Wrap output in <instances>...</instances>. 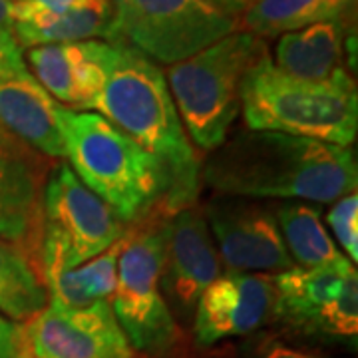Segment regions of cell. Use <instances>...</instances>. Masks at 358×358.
Returning a JSON list of instances; mask_svg holds the SVG:
<instances>
[{"label": "cell", "instance_id": "1", "mask_svg": "<svg viewBox=\"0 0 358 358\" xmlns=\"http://www.w3.org/2000/svg\"><path fill=\"white\" fill-rule=\"evenodd\" d=\"M203 179L229 197L334 203L357 192L358 167L350 148L243 129L211 154Z\"/></svg>", "mask_w": 358, "mask_h": 358}, {"label": "cell", "instance_id": "2", "mask_svg": "<svg viewBox=\"0 0 358 358\" xmlns=\"http://www.w3.org/2000/svg\"><path fill=\"white\" fill-rule=\"evenodd\" d=\"M114 58L92 112L122 129L162 164L167 176V209L189 207L199 185V162L179 120L159 66L124 42Z\"/></svg>", "mask_w": 358, "mask_h": 358}, {"label": "cell", "instance_id": "3", "mask_svg": "<svg viewBox=\"0 0 358 358\" xmlns=\"http://www.w3.org/2000/svg\"><path fill=\"white\" fill-rule=\"evenodd\" d=\"M56 124L70 169L126 225L167 201V176L140 143L96 112L58 106Z\"/></svg>", "mask_w": 358, "mask_h": 358}, {"label": "cell", "instance_id": "4", "mask_svg": "<svg viewBox=\"0 0 358 358\" xmlns=\"http://www.w3.org/2000/svg\"><path fill=\"white\" fill-rule=\"evenodd\" d=\"M241 114L249 129L350 148L358 131L357 84H315L282 74L263 56L243 80Z\"/></svg>", "mask_w": 358, "mask_h": 358}, {"label": "cell", "instance_id": "5", "mask_svg": "<svg viewBox=\"0 0 358 358\" xmlns=\"http://www.w3.org/2000/svg\"><path fill=\"white\" fill-rule=\"evenodd\" d=\"M265 40L235 30L192 58L169 66L167 86L187 138L205 152L227 141L241 112V86L247 72L267 56Z\"/></svg>", "mask_w": 358, "mask_h": 358}, {"label": "cell", "instance_id": "6", "mask_svg": "<svg viewBox=\"0 0 358 358\" xmlns=\"http://www.w3.org/2000/svg\"><path fill=\"white\" fill-rule=\"evenodd\" d=\"M126 237V223L98 195L58 166L44 185L40 213V277L74 268Z\"/></svg>", "mask_w": 358, "mask_h": 358}, {"label": "cell", "instance_id": "7", "mask_svg": "<svg viewBox=\"0 0 358 358\" xmlns=\"http://www.w3.org/2000/svg\"><path fill=\"white\" fill-rule=\"evenodd\" d=\"M235 30L237 18L207 0H112L108 38L173 66Z\"/></svg>", "mask_w": 358, "mask_h": 358}, {"label": "cell", "instance_id": "8", "mask_svg": "<svg viewBox=\"0 0 358 358\" xmlns=\"http://www.w3.org/2000/svg\"><path fill=\"white\" fill-rule=\"evenodd\" d=\"M167 225L128 233V241L117 261V282L110 299L115 320L128 343L138 352L162 355L178 338V327L159 279L166 259Z\"/></svg>", "mask_w": 358, "mask_h": 358}, {"label": "cell", "instance_id": "9", "mask_svg": "<svg viewBox=\"0 0 358 358\" xmlns=\"http://www.w3.org/2000/svg\"><path fill=\"white\" fill-rule=\"evenodd\" d=\"M275 317L301 331L355 341L358 275L346 257L320 267H293L275 275Z\"/></svg>", "mask_w": 358, "mask_h": 358}, {"label": "cell", "instance_id": "10", "mask_svg": "<svg viewBox=\"0 0 358 358\" xmlns=\"http://www.w3.org/2000/svg\"><path fill=\"white\" fill-rule=\"evenodd\" d=\"M20 348L34 358H136L110 301L48 305L20 327Z\"/></svg>", "mask_w": 358, "mask_h": 358}, {"label": "cell", "instance_id": "11", "mask_svg": "<svg viewBox=\"0 0 358 358\" xmlns=\"http://www.w3.org/2000/svg\"><path fill=\"white\" fill-rule=\"evenodd\" d=\"M205 221L227 273L279 275L294 267L271 207L215 201L207 207Z\"/></svg>", "mask_w": 358, "mask_h": 358}, {"label": "cell", "instance_id": "12", "mask_svg": "<svg viewBox=\"0 0 358 358\" xmlns=\"http://www.w3.org/2000/svg\"><path fill=\"white\" fill-rule=\"evenodd\" d=\"M275 317V275H221L195 305L193 331L201 346H211L261 329Z\"/></svg>", "mask_w": 358, "mask_h": 358}, {"label": "cell", "instance_id": "13", "mask_svg": "<svg viewBox=\"0 0 358 358\" xmlns=\"http://www.w3.org/2000/svg\"><path fill=\"white\" fill-rule=\"evenodd\" d=\"M221 259L205 217L195 207H183L167 225L164 293L181 310H195L205 289L221 277Z\"/></svg>", "mask_w": 358, "mask_h": 358}, {"label": "cell", "instance_id": "14", "mask_svg": "<svg viewBox=\"0 0 358 358\" xmlns=\"http://www.w3.org/2000/svg\"><path fill=\"white\" fill-rule=\"evenodd\" d=\"M44 176L38 152L0 126V239L38 241Z\"/></svg>", "mask_w": 358, "mask_h": 358}, {"label": "cell", "instance_id": "15", "mask_svg": "<svg viewBox=\"0 0 358 358\" xmlns=\"http://www.w3.org/2000/svg\"><path fill=\"white\" fill-rule=\"evenodd\" d=\"M110 26L112 0H88L70 8H50L36 0L10 2V36L20 48L108 38Z\"/></svg>", "mask_w": 358, "mask_h": 358}, {"label": "cell", "instance_id": "16", "mask_svg": "<svg viewBox=\"0 0 358 358\" xmlns=\"http://www.w3.org/2000/svg\"><path fill=\"white\" fill-rule=\"evenodd\" d=\"M352 20H329L287 32L279 38L273 64L282 74L315 84L355 82L345 68V44Z\"/></svg>", "mask_w": 358, "mask_h": 358}, {"label": "cell", "instance_id": "17", "mask_svg": "<svg viewBox=\"0 0 358 358\" xmlns=\"http://www.w3.org/2000/svg\"><path fill=\"white\" fill-rule=\"evenodd\" d=\"M58 106L34 78L0 76V126L40 155L64 157Z\"/></svg>", "mask_w": 358, "mask_h": 358}, {"label": "cell", "instance_id": "18", "mask_svg": "<svg viewBox=\"0 0 358 358\" xmlns=\"http://www.w3.org/2000/svg\"><path fill=\"white\" fill-rule=\"evenodd\" d=\"M357 0H253L237 28L253 36H279L329 20H352Z\"/></svg>", "mask_w": 358, "mask_h": 358}, {"label": "cell", "instance_id": "19", "mask_svg": "<svg viewBox=\"0 0 358 358\" xmlns=\"http://www.w3.org/2000/svg\"><path fill=\"white\" fill-rule=\"evenodd\" d=\"M275 217L294 267H320L343 257L320 219V209L315 205L287 201L279 205Z\"/></svg>", "mask_w": 358, "mask_h": 358}, {"label": "cell", "instance_id": "20", "mask_svg": "<svg viewBox=\"0 0 358 358\" xmlns=\"http://www.w3.org/2000/svg\"><path fill=\"white\" fill-rule=\"evenodd\" d=\"M48 301L46 285L24 251L0 239V315L26 322L46 307Z\"/></svg>", "mask_w": 358, "mask_h": 358}, {"label": "cell", "instance_id": "21", "mask_svg": "<svg viewBox=\"0 0 358 358\" xmlns=\"http://www.w3.org/2000/svg\"><path fill=\"white\" fill-rule=\"evenodd\" d=\"M126 241H128V233H126V237L115 241L112 247H108L100 255H96L94 259L72 268L78 285L84 289V293L88 294L92 303L112 299L115 291V282H117V261H120Z\"/></svg>", "mask_w": 358, "mask_h": 358}, {"label": "cell", "instance_id": "22", "mask_svg": "<svg viewBox=\"0 0 358 358\" xmlns=\"http://www.w3.org/2000/svg\"><path fill=\"white\" fill-rule=\"evenodd\" d=\"M327 223L336 237V241L345 249L350 263L358 261V195L357 192L348 193L345 197L336 199L329 213Z\"/></svg>", "mask_w": 358, "mask_h": 358}, {"label": "cell", "instance_id": "23", "mask_svg": "<svg viewBox=\"0 0 358 358\" xmlns=\"http://www.w3.org/2000/svg\"><path fill=\"white\" fill-rule=\"evenodd\" d=\"M0 76L8 78H34L24 62V56L16 40L0 30Z\"/></svg>", "mask_w": 358, "mask_h": 358}, {"label": "cell", "instance_id": "24", "mask_svg": "<svg viewBox=\"0 0 358 358\" xmlns=\"http://www.w3.org/2000/svg\"><path fill=\"white\" fill-rule=\"evenodd\" d=\"M20 357V327L0 315V358Z\"/></svg>", "mask_w": 358, "mask_h": 358}, {"label": "cell", "instance_id": "25", "mask_svg": "<svg viewBox=\"0 0 358 358\" xmlns=\"http://www.w3.org/2000/svg\"><path fill=\"white\" fill-rule=\"evenodd\" d=\"M257 358H320L317 355H310L307 350L294 348V346L282 345L277 341H267L259 346Z\"/></svg>", "mask_w": 358, "mask_h": 358}, {"label": "cell", "instance_id": "26", "mask_svg": "<svg viewBox=\"0 0 358 358\" xmlns=\"http://www.w3.org/2000/svg\"><path fill=\"white\" fill-rule=\"evenodd\" d=\"M207 2L215 4L221 10H225V13L235 16V18L243 13V8L247 6V0H207Z\"/></svg>", "mask_w": 358, "mask_h": 358}, {"label": "cell", "instance_id": "27", "mask_svg": "<svg viewBox=\"0 0 358 358\" xmlns=\"http://www.w3.org/2000/svg\"><path fill=\"white\" fill-rule=\"evenodd\" d=\"M0 30L10 34V2L0 0Z\"/></svg>", "mask_w": 358, "mask_h": 358}, {"label": "cell", "instance_id": "28", "mask_svg": "<svg viewBox=\"0 0 358 358\" xmlns=\"http://www.w3.org/2000/svg\"><path fill=\"white\" fill-rule=\"evenodd\" d=\"M44 6H50V8H70V6H76V4H84L88 0H36Z\"/></svg>", "mask_w": 358, "mask_h": 358}, {"label": "cell", "instance_id": "29", "mask_svg": "<svg viewBox=\"0 0 358 358\" xmlns=\"http://www.w3.org/2000/svg\"><path fill=\"white\" fill-rule=\"evenodd\" d=\"M18 358H34V357H30V355H28V352H24V350H22V348H20V357Z\"/></svg>", "mask_w": 358, "mask_h": 358}, {"label": "cell", "instance_id": "30", "mask_svg": "<svg viewBox=\"0 0 358 358\" xmlns=\"http://www.w3.org/2000/svg\"><path fill=\"white\" fill-rule=\"evenodd\" d=\"M4 2H18V0H4Z\"/></svg>", "mask_w": 358, "mask_h": 358}, {"label": "cell", "instance_id": "31", "mask_svg": "<svg viewBox=\"0 0 358 358\" xmlns=\"http://www.w3.org/2000/svg\"><path fill=\"white\" fill-rule=\"evenodd\" d=\"M247 2H253V0H247Z\"/></svg>", "mask_w": 358, "mask_h": 358}]
</instances>
